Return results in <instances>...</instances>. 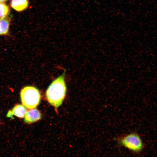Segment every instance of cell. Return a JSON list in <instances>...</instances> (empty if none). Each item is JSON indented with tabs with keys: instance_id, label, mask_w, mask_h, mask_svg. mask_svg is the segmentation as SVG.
Segmentation results:
<instances>
[{
	"instance_id": "obj_8",
	"label": "cell",
	"mask_w": 157,
	"mask_h": 157,
	"mask_svg": "<svg viewBox=\"0 0 157 157\" xmlns=\"http://www.w3.org/2000/svg\"><path fill=\"white\" fill-rule=\"evenodd\" d=\"M8 6L4 3H0V18L3 17L9 14Z\"/></svg>"
},
{
	"instance_id": "obj_7",
	"label": "cell",
	"mask_w": 157,
	"mask_h": 157,
	"mask_svg": "<svg viewBox=\"0 0 157 157\" xmlns=\"http://www.w3.org/2000/svg\"><path fill=\"white\" fill-rule=\"evenodd\" d=\"M8 15L0 19V35L6 34L8 32L10 18Z\"/></svg>"
},
{
	"instance_id": "obj_4",
	"label": "cell",
	"mask_w": 157,
	"mask_h": 157,
	"mask_svg": "<svg viewBox=\"0 0 157 157\" xmlns=\"http://www.w3.org/2000/svg\"><path fill=\"white\" fill-rule=\"evenodd\" d=\"M26 112V109L23 105L17 104L8 112L7 117L13 118V116L14 115L18 117L23 118L24 117Z\"/></svg>"
},
{
	"instance_id": "obj_6",
	"label": "cell",
	"mask_w": 157,
	"mask_h": 157,
	"mask_svg": "<svg viewBox=\"0 0 157 157\" xmlns=\"http://www.w3.org/2000/svg\"><path fill=\"white\" fill-rule=\"evenodd\" d=\"M29 4L28 0H12L11 6L15 10L19 12L27 9Z\"/></svg>"
},
{
	"instance_id": "obj_9",
	"label": "cell",
	"mask_w": 157,
	"mask_h": 157,
	"mask_svg": "<svg viewBox=\"0 0 157 157\" xmlns=\"http://www.w3.org/2000/svg\"><path fill=\"white\" fill-rule=\"evenodd\" d=\"M8 0H0V3H3L6 1Z\"/></svg>"
},
{
	"instance_id": "obj_3",
	"label": "cell",
	"mask_w": 157,
	"mask_h": 157,
	"mask_svg": "<svg viewBox=\"0 0 157 157\" xmlns=\"http://www.w3.org/2000/svg\"><path fill=\"white\" fill-rule=\"evenodd\" d=\"M20 97L22 104L29 109L36 108L40 101L41 95L39 90L31 86L23 88L20 91Z\"/></svg>"
},
{
	"instance_id": "obj_5",
	"label": "cell",
	"mask_w": 157,
	"mask_h": 157,
	"mask_svg": "<svg viewBox=\"0 0 157 157\" xmlns=\"http://www.w3.org/2000/svg\"><path fill=\"white\" fill-rule=\"evenodd\" d=\"M40 112L37 109H32L26 112L24 116V121L28 124L36 122L41 118Z\"/></svg>"
},
{
	"instance_id": "obj_2",
	"label": "cell",
	"mask_w": 157,
	"mask_h": 157,
	"mask_svg": "<svg viewBox=\"0 0 157 157\" xmlns=\"http://www.w3.org/2000/svg\"><path fill=\"white\" fill-rule=\"evenodd\" d=\"M118 144L135 153L141 152L144 148V144L139 135L135 132L118 137L116 139Z\"/></svg>"
},
{
	"instance_id": "obj_1",
	"label": "cell",
	"mask_w": 157,
	"mask_h": 157,
	"mask_svg": "<svg viewBox=\"0 0 157 157\" xmlns=\"http://www.w3.org/2000/svg\"><path fill=\"white\" fill-rule=\"evenodd\" d=\"M65 72L54 80L47 89L46 97L48 102L57 108L60 106L65 98L66 87L65 81Z\"/></svg>"
}]
</instances>
